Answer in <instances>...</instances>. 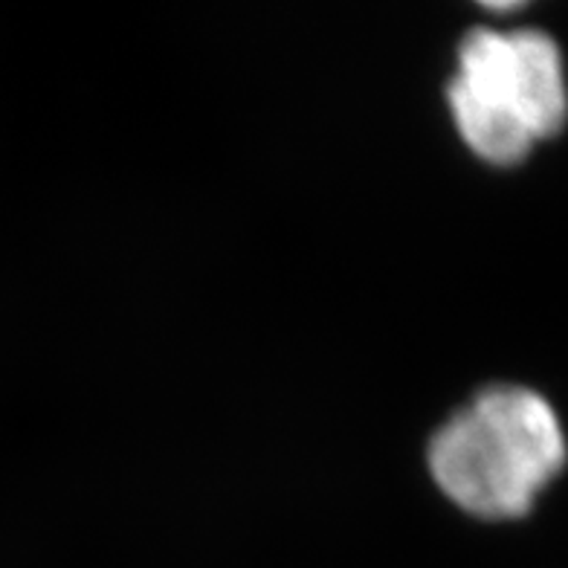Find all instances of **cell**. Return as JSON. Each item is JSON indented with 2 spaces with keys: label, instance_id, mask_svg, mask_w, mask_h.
<instances>
[{
  "label": "cell",
  "instance_id": "cell-1",
  "mask_svg": "<svg viewBox=\"0 0 568 568\" xmlns=\"http://www.w3.org/2000/svg\"><path fill=\"white\" fill-rule=\"evenodd\" d=\"M566 467V433L546 397L490 386L429 444V470L456 508L479 519H519Z\"/></svg>",
  "mask_w": 568,
  "mask_h": 568
},
{
  "label": "cell",
  "instance_id": "cell-2",
  "mask_svg": "<svg viewBox=\"0 0 568 568\" xmlns=\"http://www.w3.org/2000/svg\"><path fill=\"white\" fill-rule=\"evenodd\" d=\"M447 99L458 134L476 158L494 165L523 163L566 122L560 47L539 30H473L458 47Z\"/></svg>",
  "mask_w": 568,
  "mask_h": 568
}]
</instances>
